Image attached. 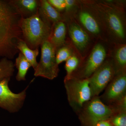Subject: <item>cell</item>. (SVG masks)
Returning a JSON list of instances; mask_svg holds the SVG:
<instances>
[{"mask_svg": "<svg viewBox=\"0 0 126 126\" xmlns=\"http://www.w3.org/2000/svg\"><path fill=\"white\" fill-rule=\"evenodd\" d=\"M41 47L40 60L34 70V76L53 80L58 77L60 70L56 62V50L48 40L45 41Z\"/></svg>", "mask_w": 126, "mask_h": 126, "instance_id": "cell-9", "label": "cell"}, {"mask_svg": "<svg viewBox=\"0 0 126 126\" xmlns=\"http://www.w3.org/2000/svg\"><path fill=\"white\" fill-rule=\"evenodd\" d=\"M67 24L64 20L60 21L52 25L51 32L48 40L56 50L64 45L67 38Z\"/></svg>", "mask_w": 126, "mask_h": 126, "instance_id": "cell-13", "label": "cell"}, {"mask_svg": "<svg viewBox=\"0 0 126 126\" xmlns=\"http://www.w3.org/2000/svg\"><path fill=\"white\" fill-rule=\"evenodd\" d=\"M51 5L61 14L65 9V0H48Z\"/></svg>", "mask_w": 126, "mask_h": 126, "instance_id": "cell-24", "label": "cell"}, {"mask_svg": "<svg viewBox=\"0 0 126 126\" xmlns=\"http://www.w3.org/2000/svg\"><path fill=\"white\" fill-rule=\"evenodd\" d=\"M112 45L100 41L96 42L71 78H89L110 56Z\"/></svg>", "mask_w": 126, "mask_h": 126, "instance_id": "cell-5", "label": "cell"}, {"mask_svg": "<svg viewBox=\"0 0 126 126\" xmlns=\"http://www.w3.org/2000/svg\"><path fill=\"white\" fill-rule=\"evenodd\" d=\"M17 48L27 61L30 63L32 67L34 70L38 65L36 58L39 54L38 48L34 50L31 49L28 47L23 39L20 40L18 42Z\"/></svg>", "mask_w": 126, "mask_h": 126, "instance_id": "cell-17", "label": "cell"}, {"mask_svg": "<svg viewBox=\"0 0 126 126\" xmlns=\"http://www.w3.org/2000/svg\"><path fill=\"white\" fill-rule=\"evenodd\" d=\"M19 26L23 40L32 49L38 48L49 37L52 26L41 19L38 13L27 18H21Z\"/></svg>", "mask_w": 126, "mask_h": 126, "instance_id": "cell-4", "label": "cell"}, {"mask_svg": "<svg viewBox=\"0 0 126 126\" xmlns=\"http://www.w3.org/2000/svg\"><path fill=\"white\" fill-rule=\"evenodd\" d=\"M89 0L105 26L110 43H126V1Z\"/></svg>", "mask_w": 126, "mask_h": 126, "instance_id": "cell-1", "label": "cell"}, {"mask_svg": "<svg viewBox=\"0 0 126 126\" xmlns=\"http://www.w3.org/2000/svg\"><path fill=\"white\" fill-rule=\"evenodd\" d=\"M15 64L11 60L4 58L0 61V81L11 78L15 71Z\"/></svg>", "mask_w": 126, "mask_h": 126, "instance_id": "cell-21", "label": "cell"}, {"mask_svg": "<svg viewBox=\"0 0 126 126\" xmlns=\"http://www.w3.org/2000/svg\"><path fill=\"white\" fill-rule=\"evenodd\" d=\"M108 120L112 126H126V110H117Z\"/></svg>", "mask_w": 126, "mask_h": 126, "instance_id": "cell-22", "label": "cell"}, {"mask_svg": "<svg viewBox=\"0 0 126 126\" xmlns=\"http://www.w3.org/2000/svg\"><path fill=\"white\" fill-rule=\"evenodd\" d=\"M38 13L44 21L52 26L58 21L64 20L62 14L51 5L48 0H39Z\"/></svg>", "mask_w": 126, "mask_h": 126, "instance_id": "cell-14", "label": "cell"}, {"mask_svg": "<svg viewBox=\"0 0 126 126\" xmlns=\"http://www.w3.org/2000/svg\"><path fill=\"white\" fill-rule=\"evenodd\" d=\"M99 96L103 102L114 106L126 97V72L116 74Z\"/></svg>", "mask_w": 126, "mask_h": 126, "instance_id": "cell-12", "label": "cell"}, {"mask_svg": "<svg viewBox=\"0 0 126 126\" xmlns=\"http://www.w3.org/2000/svg\"><path fill=\"white\" fill-rule=\"evenodd\" d=\"M82 59L78 54L76 53L65 61L64 67L66 75L64 80L69 79L71 78L72 75L78 68Z\"/></svg>", "mask_w": 126, "mask_h": 126, "instance_id": "cell-20", "label": "cell"}, {"mask_svg": "<svg viewBox=\"0 0 126 126\" xmlns=\"http://www.w3.org/2000/svg\"><path fill=\"white\" fill-rule=\"evenodd\" d=\"M65 6L63 12L62 13L64 20L65 18L73 16L77 10L79 0H65Z\"/></svg>", "mask_w": 126, "mask_h": 126, "instance_id": "cell-23", "label": "cell"}, {"mask_svg": "<svg viewBox=\"0 0 126 126\" xmlns=\"http://www.w3.org/2000/svg\"><path fill=\"white\" fill-rule=\"evenodd\" d=\"M76 53H78L67 38L65 44L56 50L55 57L57 64L59 65L63 62L66 61Z\"/></svg>", "mask_w": 126, "mask_h": 126, "instance_id": "cell-19", "label": "cell"}, {"mask_svg": "<svg viewBox=\"0 0 126 126\" xmlns=\"http://www.w3.org/2000/svg\"><path fill=\"white\" fill-rule=\"evenodd\" d=\"M10 79L7 78L0 81V108L11 113H15L23 107L30 85L21 92L15 93L9 87Z\"/></svg>", "mask_w": 126, "mask_h": 126, "instance_id": "cell-10", "label": "cell"}, {"mask_svg": "<svg viewBox=\"0 0 126 126\" xmlns=\"http://www.w3.org/2000/svg\"><path fill=\"white\" fill-rule=\"evenodd\" d=\"M116 74L126 72V43L113 44L110 52Z\"/></svg>", "mask_w": 126, "mask_h": 126, "instance_id": "cell-15", "label": "cell"}, {"mask_svg": "<svg viewBox=\"0 0 126 126\" xmlns=\"http://www.w3.org/2000/svg\"><path fill=\"white\" fill-rule=\"evenodd\" d=\"M15 66L18 70L16 76V80L18 81H25L27 72L32 65L20 52L16 59Z\"/></svg>", "mask_w": 126, "mask_h": 126, "instance_id": "cell-18", "label": "cell"}, {"mask_svg": "<svg viewBox=\"0 0 126 126\" xmlns=\"http://www.w3.org/2000/svg\"><path fill=\"white\" fill-rule=\"evenodd\" d=\"M73 17L95 42L100 41L110 43L105 26L89 0H79Z\"/></svg>", "mask_w": 126, "mask_h": 126, "instance_id": "cell-3", "label": "cell"}, {"mask_svg": "<svg viewBox=\"0 0 126 126\" xmlns=\"http://www.w3.org/2000/svg\"><path fill=\"white\" fill-rule=\"evenodd\" d=\"M116 111L113 106L103 102L98 96L85 104L77 115L84 126H94L98 122L109 120Z\"/></svg>", "mask_w": 126, "mask_h": 126, "instance_id": "cell-6", "label": "cell"}, {"mask_svg": "<svg viewBox=\"0 0 126 126\" xmlns=\"http://www.w3.org/2000/svg\"><path fill=\"white\" fill-rule=\"evenodd\" d=\"M116 74L110 55L88 79L93 97L99 96Z\"/></svg>", "mask_w": 126, "mask_h": 126, "instance_id": "cell-11", "label": "cell"}, {"mask_svg": "<svg viewBox=\"0 0 126 126\" xmlns=\"http://www.w3.org/2000/svg\"><path fill=\"white\" fill-rule=\"evenodd\" d=\"M94 126H112L108 120L101 121L98 122Z\"/></svg>", "mask_w": 126, "mask_h": 126, "instance_id": "cell-25", "label": "cell"}, {"mask_svg": "<svg viewBox=\"0 0 126 126\" xmlns=\"http://www.w3.org/2000/svg\"><path fill=\"white\" fill-rule=\"evenodd\" d=\"M21 18L10 1L0 0V61L4 58L12 59L19 52L17 44L23 39Z\"/></svg>", "mask_w": 126, "mask_h": 126, "instance_id": "cell-2", "label": "cell"}, {"mask_svg": "<svg viewBox=\"0 0 126 126\" xmlns=\"http://www.w3.org/2000/svg\"><path fill=\"white\" fill-rule=\"evenodd\" d=\"M67 29L68 39L77 53L83 59L96 42L77 23L73 16L65 18Z\"/></svg>", "mask_w": 126, "mask_h": 126, "instance_id": "cell-8", "label": "cell"}, {"mask_svg": "<svg viewBox=\"0 0 126 126\" xmlns=\"http://www.w3.org/2000/svg\"><path fill=\"white\" fill-rule=\"evenodd\" d=\"M11 4L21 17L27 18L36 14L38 10L39 0H10Z\"/></svg>", "mask_w": 126, "mask_h": 126, "instance_id": "cell-16", "label": "cell"}, {"mask_svg": "<svg viewBox=\"0 0 126 126\" xmlns=\"http://www.w3.org/2000/svg\"><path fill=\"white\" fill-rule=\"evenodd\" d=\"M64 83L69 103L77 114L93 97L88 79L71 78Z\"/></svg>", "mask_w": 126, "mask_h": 126, "instance_id": "cell-7", "label": "cell"}]
</instances>
